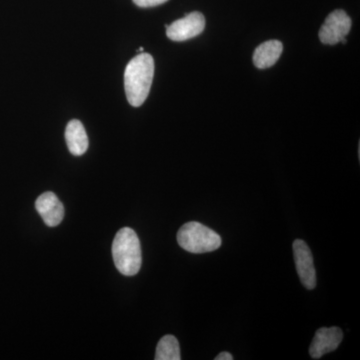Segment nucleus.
<instances>
[{"label":"nucleus","mask_w":360,"mask_h":360,"mask_svg":"<svg viewBox=\"0 0 360 360\" xmlns=\"http://www.w3.org/2000/svg\"><path fill=\"white\" fill-rule=\"evenodd\" d=\"M342 338V330L336 326L319 329L310 345V356L314 359H319L329 352H335L340 347Z\"/></svg>","instance_id":"obj_7"},{"label":"nucleus","mask_w":360,"mask_h":360,"mask_svg":"<svg viewBox=\"0 0 360 360\" xmlns=\"http://www.w3.org/2000/svg\"><path fill=\"white\" fill-rule=\"evenodd\" d=\"M155 77V60L141 53L129 61L124 71V89L130 105L139 108L148 98Z\"/></svg>","instance_id":"obj_1"},{"label":"nucleus","mask_w":360,"mask_h":360,"mask_svg":"<svg viewBox=\"0 0 360 360\" xmlns=\"http://www.w3.org/2000/svg\"><path fill=\"white\" fill-rule=\"evenodd\" d=\"M35 208L44 224L49 227L58 226L65 217V206L58 196L51 191L39 196L35 201Z\"/></svg>","instance_id":"obj_8"},{"label":"nucleus","mask_w":360,"mask_h":360,"mask_svg":"<svg viewBox=\"0 0 360 360\" xmlns=\"http://www.w3.org/2000/svg\"><path fill=\"white\" fill-rule=\"evenodd\" d=\"M139 52L143 51V47H141V49H139Z\"/></svg>","instance_id":"obj_14"},{"label":"nucleus","mask_w":360,"mask_h":360,"mask_svg":"<svg viewBox=\"0 0 360 360\" xmlns=\"http://www.w3.org/2000/svg\"><path fill=\"white\" fill-rule=\"evenodd\" d=\"M293 255L300 281L307 290H314L316 286V271L309 246L302 239H296L293 243Z\"/></svg>","instance_id":"obj_6"},{"label":"nucleus","mask_w":360,"mask_h":360,"mask_svg":"<svg viewBox=\"0 0 360 360\" xmlns=\"http://www.w3.org/2000/svg\"><path fill=\"white\" fill-rule=\"evenodd\" d=\"M352 28V20L342 9H338L328 16L321 30L319 39L323 44L335 45L338 42L345 44V37Z\"/></svg>","instance_id":"obj_4"},{"label":"nucleus","mask_w":360,"mask_h":360,"mask_svg":"<svg viewBox=\"0 0 360 360\" xmlns=\"http://www.w3.org/2000/svg\"><path fill=\"white\" fill-rule=\"evenodd\" d=\"M65 141L71 155L80 156L89 148V137L84 124L77 120L68 122L65 129Z\"/></svg>","instance_id":"obj_9"},{"label":"nucleus","mask_w":360,"mask_h":360,"mask_svg":"<svg viewBox=\"0 0 360 360\" xmlns=\"http://www.w3.org/2000/svg\"><path fill=\"white\" fill-rule=\"evenodd\" d=\"M215 360H232L233 359V357H232V355L229 354V352H221V354H219L217 355V357L214 359Z\"/></svg>","instance_id":"obj_13"},{"label":"nucleus","mask_w":360,"mask_h":360,"mask_svg":"<svg viewBox=\"0 0 360 360\" xmlns=\"http://www.w3.org/2000/svg\"><path fill=\"white\" fill-rule=\"evenodd\" d=\"M180 248L191 253L212 252L221 246V238L212 229L200 222H187L177 232Z\"/></svg>","instance_id":"obj_3"},{"label":"nucleus","mask_w":360,"mask_h":360,"mask_svg":"<svg viewBox=\"0 0 360 360\" xmlns=\"http://www.w3.org/2000/svg\"><path fill=\"white\" fill-rule=\"evenodd\" d=\"M139 7H153L165 4L168 0H132Z\"/></svg>","instance_id":"obj_12"},{"label":"nucleus","mask_w":360,"mask_h":360,"mask_svg":"<svg viewBox=\"0 0 360 360\" xmlns=\"http://www.w3.org/2000/svg\"><path fill=\"white\" fill-rule=\"evenodd\" d=\"M205 28V18L202 13L194 11L186 14L184 18L167 25L168 39L174 41H186L198 37Z\"/></svg>","instance_id":"obj_5"},{"label":"nucleus","mask_w":360,"mask_h":360,"mask_svg":"<svg viewBox=\"0 0 360 360\" xmlns=\"http://www.w3.org/2000/svg\"><path fill=\"white\" fill-rule=\"evenodd\" d=\"M155 360H180L179 340L174 335H165L156 347Z\"/></svg>","instance_id":"obj_11"},{"label":"nucleus","mask_w":360,"mask_h":360,"mask_svg":"<svg viewBox=\"0 0 360 360\" xmlns=\"http://www.w3.org/2000/svg\"><path fill=\"white\" fill-rule=\"evenodd\" d=\"M283 45L278 40H269L264 42L255 49L253 54V63L260 70L271 68L283 53Z\"/></svg>","instance_id":"obj_10"},{"label":"nucleus","mask_w":360,"mask_h":360,"mask_svg":"<svg viewBox=\"0 0 360 360\" xmlns=\"http://www.w3.org/2000/svg\"><path fill=\"white\" fill-rule=\"evenodd\" d=\"M112 257L116 269L125 276L139 274L142 264L141 241L134 229L123 227L112 243Z\"/></svg>","instance_id":"obj_2"}]
</instances>
